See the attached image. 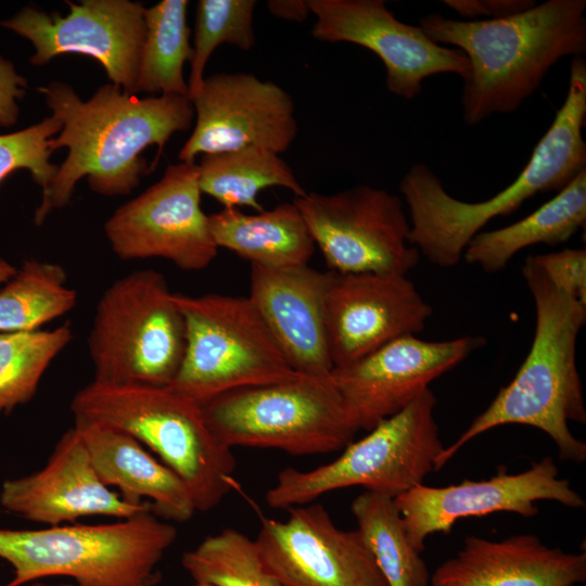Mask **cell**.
<instances>
[{"label":"cell","instance_id":"8fae6325","mask_svg":"<svg viewBox=\"0 0 586 586\" xmlns=\"http://www.w3.org/2000/svg\"><path fill=\"white\" fill-rule=\"evenodd\" d=\"M330 271L407 275L420 259L402 199L368 184L294 198Z\"/></svg>","mask_w":586,"mask_h":586},{"label":"cell","instance_id":"74e56055","mask_svg":"<svg viewBox=\"0 0 586 586\" xmlns=\"http://www.w3.org/2000/svg\"><path fill=\"white\" fill-rule=\"evenodd\" d=\"M16 272V268L0 256V284L8 282Z\"/></svg>","mask_w":586,"mask_h":586},{"label":"cell","instance_id":"7a4b0ae2","mask_svg":"<svg viewBox=\"0 0 586 586\" xmlns=\"http://www.w3.org/2000/svg\"><path fill=\"white\" fill-rule=\"evenodd\" d=\"M586 1L548 0L504 18L458 21L438 13L419 22L438 44L468 59L461 105L469 126L517 111L564 56L586 53Z\"/></svg>","mask_w":586,"mask_h":586},{"label":"cell","instance_id":"cb8c5ba5","mask_svg":"<svg viewBox=\"0 0 586 586\" xmlns=\"http://www.w3.org/2000/svg\"><path fill=\"white\" fill-rule=\"evenodd\" d=\"M212 237L217 247L269 269L308 265L316 244L306 221L292 202L271 209L245 214L239 208H222L208 215Z\"/></svg>","mask_w":586,"mask_h":586},{"label":"cell","instance_id":"30bf717a","mask_svg":"<svg viewBox=\"0 0 586 586\" xmlns=\"http://www.w3.org/2000/svg\"><path fill=\"white\" fill-rule=\"evenodd\" d=\"M186 348L167 386L203 404L220 394L291 379L295 372L249 296L174 294Z\"/></svg>","mask_w":586,"mask_h":586},{"label":"cell","instance_id":"1f68e13d","mask_svg":"<svg viewBox=\"0 0 586 586\" xmlns=\"http://www.w3.org/2000/svg\"><path fill=\"white\" fill-rule=\"evenodd\" d=\"M255 0H200L196 3L193 55L188 79V98L200 91L212 53L222 43L249 51L255 44Z\"/></svg>","mask_w":586,"mask_h":586},{"label":"cell","instance_id":"484cf974","mask_svg":"<svg viewBox=\"0 0 586 586\" xmlns=\"http://www.w3.org/2000/svg\"><path fill=\"white\" fill-rule=\"evenodd\" d=\"M198 173L201 192L224 208L250 207L260 212V191L273 187L288 189L295 198L306 193L280 154L258 146L202 155Z\"/></svg>","mask_w":586,"mask_h":586},{"label":"cell","instance_id":"ac0fdd59","mask_svg":"<svg viewBox=\"0 0 586 586\" xmlns=\"http://www.w3.org/2000/svg\"><path fill=\"white\" fill-rule=\"evenodd\" d=\"M255 543L283 586H388L358 531L339 528L320 504L263 518Z\"/></svg>","mask_w":586,"mask_h":586},{"label":"cell","instance_id":"d4e9b609","mask_svg":"<svg viewBox=\"0 0 586 586\" xmlns=\"http://www.w3.org/2000/svg\"><path fill=\"white\" fill-rule=\"evenodd\" d=\"M585 222L586 169L526 217L507 227L475 234L462 257L486 272H496L527 246L566 242L585 227Z\"/></svg>","mask_w":586,"mask_h":586},{"label":"cell","instance_id":"60d3db41","mask_svg":"<svg viewBox=\"0 0 586 586\" xmlns=\"http://www.w3.org/2000/svg\"><path fill=\"white\" fill-rule=\"evenodd\" d=\"M431 586V585H430Z\"/></svg>","mask_w":586,"mask_h":586},{"label":"cell","instance_id":"8992f818","mask_svg":"<svg viewBox=\"0 0 586 586\" xmlns=\"http://www.w3.org/2000/svg\"><path fill=\"white\" fill-rule=\"evenodd\" d=\"M176 537V527L152 511L103 524L0 528V559L14 572L2 586L52 576L77 586H154L156 566Z\"/></svg>","mask_w":586,"mask_h":586},{"label":"cell","instance_id":"2e32d148","mask_svg":"<svg viewBox=\"0 0 586 586\" xmlns=\"http://www.w3.org/2000/svg\"><path fill=\"white\" fill-rule=\"evenodd\" d=\"M195 126L179 151L180 162L198 155L258 146L285 152L298 131L292 97L279 85L252 73L205 76L192 98Z\"/></svg>","mask_w":586,"mask_h":586},{"label":"cell","instance_id":"9a60e30c","mask_svg":"<svg viewBox=\"0 0 586 586\" xmlns=\"http://www.w3.org/2000/svg\"><path fill=\"white\" fill-rule=\"evenodd\" d=\"M315 16L311 36L324 42H349L373 52L386 71L387 90L412 100L433 75L466 77L464 53L431 40L420 26L395 17L383 0H308Z\"/></svg>","mask_w":586,"mask_h":586},{"label":"cell","instance_id":"ffe728a7","mask_svg":"<svg viewBox=\"0 0 586 586\" xmlns=\"http://www.w3.org/2000/svg\"><path fill=\"white\" fill-rule=\"evenodd\" d=\"M0 506L48 526L84 517L122 520L152 511L149 502L130 504L102 483L75 426L61 436L44 467L2 483Z\"/></svg>","mask_w":586,"mask_h":586},{"label":"cell","instance_id":"e575fe53","mask_svg":"<svg viewBox=\"0 0 586 586\" xmlns=\"http://www.w3.org/2000/svg\"><path fill=\"white\" fill-rule=\"evenodd\" d=\"M27 80L21 76L14 64L0 55V126L10 127L18 118L17 101L25 95Z\"/></svg>","mask_w":586,"mask_h":586},{"label":"cell","instance_id":"7c38bea8","mask_svg":"<svg viewBox=\"0 0 586 586\" xmlns=\"http://www.w3.org/2000/svg\"><path fill=\"white\" fill-rule=\"evenodd\" d=\"M198 164L167 166L163 177L105 221L112 251L124 260L163 258L180 269L208 267L218 247L201 207Z\"/></svg>","mask_w":586,"mask_h":586},{"label":"cell","instance_id":"52a82bcc","mask_svg":"<svg viewBox=\"0 0 586 586\" xmlns=\"http://www.w3.org/2000/svg\"><path fill=\"white\" fill-rule=\"evenodd\" d=\"M436 404L428 388L362 438L351 442L335 460L308 471L281 470L265 495L266 502L271 508L290 509L354 486L394 498L423 484L445 448L434 416Z\"/></svg>","mask_w":586,"mask_h":586},{"label":"cell","instance_id":"5bb4252c","mask_svg":"<svg viewBox=\"0 0 586 586\" xmlns=\"http://www.w3.org/2000/svg\"><path fill=\"white\" fill-rule=\"evenodd\" d=\"M539 500L557 501L565 507H585L584 498L559 476L551 457H544L523 472L508 473L499 467L487 480H463L447 486L418 485L394 502L403 518L411 545L421 553L426 538L434 533H449L458 520L511 512L525 518L538 513Z\"/></svg>","mask_w":586,"mask_h":586},{"label":"cell","instance_id":"f35d334b","mask_svg":"<svg viewBox=\"0 0 586 586\" xmlns=\"http://www.w3.org/2000/svg\"><path fill=\"white\" fill-rule=\"evenodd\" d=\"M23 586H77L76 584L72 583H48L43 579L35 581L28 584H25Z\"/></svg>","mask_w":586,"mask_h":586},{"label":"cell","instance_id":"44dd1931","mask_svg":"<svg viewBox=\"0 0 586 586\" xmlns=\"http://www.w3.org/2000/svg\"><path fill=\"white\" fill-rule=\"evenodd\" d=\"M332 275L308 265L288 269L251 266L249 298L297 373L328 377L333 369L324 317Z\"/></svg>","mask_w":586,"mask_h":586},{"label":"cell","instance_id":"ba28073f","mask_svg":"<svg viewBox=\"0 0 586 586\" xmlns=\"http://www.w3.org/2000/svg\"><path fill=\"white\" fill-rule=\"evenodd\" d=\"M229 448H273L291 455L341 450L359 431L330 375L291 379L230 391L201 404Z\"/></svg>","mask_w":586,"mask_h":586},{"label":"cell","instance_id":"277c9868","mask_svg":"<svg viewBox=\"0 0 586 586\" xmlns=\"http://www.w3.org/2000/svg\"><path fill=\"white\" fill-rule=\"evenodd\" d=\"M522 276L535 305V332L527 356L511 382L438 456L442 469L474 437L500 425L521 424L547 434L561 460L582 463L586 444L569 422L586 423L576 342L586 322V304L556 285L528 256Z\"/></svg>","mask_w":586,"mask_h":586},{"label":"cell","instance_id":"ab89813d","mask_svg":"<svg viewBox=\"0 0 586 586\" xmlns=\"http://www.w3.org/2000/svg\"><path fill=\"white\" fill-rule=\"evenodd\" d=\"M193 586H218L209 583H195Z\"/></svg>","mask_w":586,"mask_h":586},{"label":"cell","instance_id":"d6986e66","mask_svg":"<svg viewBox=\"0 0 586 586\" xmlns=\"http://www.w3.org/2000/svg\"><path fill=\"white\" fill-rule=\"evenodd\" d=\"M432 313L407 275L333 272L324 302L333 368L356 361L394 340L417 335Z\"/></svg>","mask_w":586,"mask_h":586},{"label":"cell","instance_id":"d6a6232c","mask_svg":"<svg viewBox=\"0 0 586 586\" xmlns=\"http://www.w3.org/2000/svg\"><path fill=\"white\" fill-rule=\"evenodd\" d=\"M61 129V122L51 116L22 130L0 135V184L12 173L26 169L44 192L58 170L50 163L51 139Z\"/></svg>","mask_w":586,"mask_h":586},{"label":"cell","instance_id":"6da1fadb","mask_svg":"<svg viewBox=\"0 0 586 586\" xmlns=\"http://www.w3.org/2000/svg\"><path fill=\"white\" fill-rule=\"evenodd\" d=\"M52 116L62 124L51 139V150L67 148L68 153L35 212V224L68 204L76 183L87 177L90 189L101 195L129 194L148 173L141 153L157 145L153 167L169 138L187 131L194 118L188 97L139 98L112 82L101 86L84 101L62 81L38 88Z\"/></svg>","mask_w":586,"mask_h":586},{"label":"cell","instance_id":"83f0119b","mask_svg":"<svg viewBox=\"0 0 586 586\" xmlns=\"http://www.w3.org/2000/svg\"><path fill=\"white\" fill-rule=\"evenodd\" d=\"M352 513L388 586H430L426 563L411 545L393 497L365 491L353 500Z\"/></svg>","mask_w":586,"mask_h":586},{"label":"cell","instance_id":"8d00e7d4","mask_svg":"<svg viewBox=\"0 0 586 586\" xmlns=\"http://www.w3.org/2000/svg\"><path fill=\"white\" fill-rule=\"evenodd\" d=\"M267 8L271 15L296 23H303L310 13L308 0H269Z\"/></svg>","mask_w":586,"mask_h":586},{"label":"cell","instance_id":"4316f807","mask_svg":"<svg viewBox=\"0 0 586 586\" xmlns=\"http://www.w3.org/2000/svg\"><path fill=\"white\" fill-rule=\"evenodd\" d=\"M188 4L187 0H162L145 8V36L135 94L188 97L183 66L193 55L187 24Z\"/></svg>","mask_w":586,"mask_h":586},{"label":"cell","instance_id":"f546056e","mask_svg":"<svg viewBox=\"0 0 586 586\" xmlns=\"http://www.w3.org/2000/svg\"><path fill=\"white\" fill-rule=\"evenodd\" d=\"M72 339L69 324L0 333V413L34 397L42 375Z\"/></svg>","mask_w":586,"mask_h":586},{"label":"cell","instance_id":"d590c367","mask_svg":"<svg viewBox=\"0 0 586 586\" xmlns=\"http://www.w3.org/2000/svg\"><path fill=\"white\" fill-rule=\"evenodd\" d=\"M443 3L463 17L504 18L522 13L536 4L534 0H444Z\"/></svg>","mask_w":586,"mask_h":586},{"label":"cell","instance_id":"5b68a950","mask_svg":"<svg viewBox=\"0 0 586 586\" xmlns=\"http://www.w3.org/2000/svg\"><path fill=\"white\" fill-rule=\"evenodd\" d=\"M75 420L116 426L153 451L189 488L196 511L215 508L235 482V459L209 428L202 405L169 386L93 380L71 402Z\"/></svg>","mask_w":586,"mask_h":586},{"label":"cell","instance_id":"9c48e42d","mask_svg":"<svg viewBox=\"0 0 586 586\" xmlns=\"http://www.w3.org/2000/svg\"><path fill=\"white\" fill-rule=\"evenodd\" d=\"M163 273L141 269L101 295L88 335L94 379L113 384L167 386L186 348L183 317Z\"/></svg>","mask_w":586,"mask_h":586},{"label":"cell","instance_id":"3957f363","mask_svg":"<svg viewBox=\"0 0 586 586\" xmlns=\"http://www.w3.org/2000/svg\"><path fill=\"white\" fill-rule=\"evenodd\" d=\"M586 61L575 56L570 65L565 100L549 129L514 181L481 202L450 195L440 178L416 163L399 182L409 211V241L430 263L456 266L472 238L493 218L517 211L536 193L559 192L586 169Z\"/></svg>","mask_w":586,"mask_h":586},{"label":"cell","instance_id":"e0dca14e","mask_svg":"<svg viewBox=\"0 0 586 586\" xmlns=\"http://www.w3.org/2000/svg\"><path fill=\"white\" fill-rule=\"evenodd\" d=\"M482 335L425 341L417 335L394 340L348 365L334 367L330 377L359 430L369 431L394 416L482 348Z\"/></svg>","mask_w":586,"mask_h":586},{"label":"cell","instance_id":"836d02e7","mask_svg":"<svg viewBox=\"0 0 586 586\" xmlns=\"http://www.w3.org/2000/svg\"><path fill=\"white\" fill-rule=\"evenodd\" d=\"M531 256L556 285L586 304L585 249H564Z\"/></svg>","mask_w":586,"mask_h":586},{"label":"cell","instance_id":"f1b7e54d","mask_svg":"<svg viewBox=\"0 0 586 586\" xmlns=\"http://www.w3.org/2000/svg\"><path fill=\"white\" fill-rule=\"evenodd\" d=\"M65 269L54 263L25 260L0 289V333L28 332L59 318L76 305Z\"/></svg>","mask_w":586,"mask_h":586},{"label":"cell","instance_id":"603a6c76","mask_svg":"<svg viewBox=\"0 0 586 586\" xmlns=\"http://www.w3.org/2000/svg\"><path fill=\"white\" fill-rule=\"evenodd\" d=\"M93 467L107 487L118 488L128 502H149L152 513L170 522H187L196 512L184 482L127 432L95 421L75 420Z\"/></svg>","mask_w":586,"mask_h":586},{"label":"cell","instance_id":"7402d4cb","mask_svg":"<svg viewBox=\"0 0 586 586\" xmlns=\"http://www.w3.org/2000/svg\"><path fill=\"white\" fill-rule=\"evenodd\" d=\"M586 581V553L551 548L532 534L500 540L469 535L441 563L431 586H576Z\"/></svg>","mask_w":586,"mask_h":586},{"label":"cell","instance_id":"4fadbf2b","mask_svg":"<svg viewBox=\"0 0 586 586\" xmlns=\"http://www.w3.org/2000/svg\"><path fill=\"white\" fill-rule=\"evenodd\" d=\"M69 12L25 7L1 25L29 40L35 53L29 62L42 66L63 53L95 59L111 82L135 94L141 49L145 36L141 2L129 0H68Z\"/></svg>","mask_w":586,"mask_h":586},{"label":"cell","instance_id":"4dcf8cb0","mask_svg":"<svg viewBox=\"0 0 586 586\" xmlns=\"http://www.w3.org/2000/svg\"><path fill=\"white\" fill-rule=\"evenodd\" d=\"M181 565L195 583L283 586L267 571L255 539L234 528L205 537L182 555Z\"/></svg>","mask_w":586,"mask_h":586}]
</instances>
